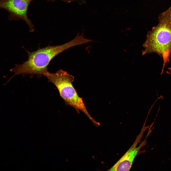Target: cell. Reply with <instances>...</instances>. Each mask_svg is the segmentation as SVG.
Returning a JSON list of instances; mask_svg holds the SVG:
<instances>
[{
	"label": "cell",
	"instance_id": "cell-1",
	"mask_svg": "<svg viewBox=\"0 0 171 171\" xmlns=\"http://www.w3.org/2000/svg\"><path fill=\"white\" fill-rule=\"evenodd\" d=\"M83 43L82 37L79 35L70 42L63 44L55 46L49 45L36 51L28 53L27 60L21 64H15V67L10 70L14 74L8 81L9 82L14 76L21 75L23 76L30 75L32 77L36 75L39 78L48 72V67L50 62L57 55L73 47L82 45Z\"/></svg>",
	"mask_w": 171,
	"mask_h": 171
},
{
	"label": "cell",
	"instance_id": "cell-2",
	"mask_svg": "<svg viewBox=\"0 0 171 171\" xmlns=\"http://www.w3.org/2000/svg\"><path fill=\"white\" fill-rule=\"evenodd\" d=\"M170 8L160 13L159 23L147 34L143 44V55L155 52L162 57L163 64L161 74L166 64L169 61L171 53V26L170 21Z\"/></svg>",
	"mask_w": 171,
	"mask_h": 171
},
{
	"label": "cell",
	"instance_id": "cell-3",
	"mask_svg": "<svg viewBox=\"0 0 171 171\" xmlns=\"http://www.w3.org/2000/svg\"><path fill=\"white\" fill-rule=\"evenodd\" d=\"M48 82L53 84L57 87L60 95L65 103L73 107L79 113L80 111L84 113L95 125L96 122L90 115L85 105L82 98L80 97L72 83L73 81L74 76L62 69L55 73H51L48 71L43 75Z\"/></svg>",
	"mask_w": 171,
	"mask_h": 171
},
{
	"label": "cell",
	"instance_id": "cell-4",
	"mask_svg": "<svg viewBox=\"0 0 171 171\" xmlns=\"http://www.w3.org/2000/svg\"><path fill=\"white\" fill-rule=\"evenodd\" d=\"M144 124L139 134L130 147L109 171H129L130 169L135 157L141 148L146 144L147 136L138 147L137 145L142 138L144 133L148 128Z\"/></svg>",
	"mask_w": 171,
	"mask_h": 171
},
{
	"label": "cell",
	"instance_id": "cell-5",
	"mask_svg": "<svg viewBox=\"0 0 171 171\" xmlns=\"http://www.w3.org/2000/svg\"><path fill=\"white\" fill-rule=\"evenodd\" d=\"M32 0H0V9L7 10L11 18L21 19L24 20L29 27L30 31H34L33 26L28 18L27 12Z\"/></svg>",
	"mask_w": 171,
	"mask_h": 171
},
{
	"label": "cell",
	"instance_id": "cell-6",
	"mask_svg": "<svg viewBox=\"0 0 171 171\" xmlns=\"http://www.w3.org/2000/svg\"><path fill=\"white\" fill-rule=\"evenodd\" d=\"M67 3H69L71 2L74 1L76 0H61Z\"/></svg>",
	"mask_w": 171,
	"mask_h": 171
},
{
	"label": "cell",
	"instance_id": "cell-7",
	"mask_svg": "<svg viewBox=\"0 0 171 171\" xmlns=\"http://www.w3.org/2000/svg\"><path fill=\"white\" fill-rule=\"evenodd\" d=\"M170 11V21L171 26V6L169 7Z\"/></svg>",
	"mask_w": 171,
	"mask_h": 171
}]
</instances>
